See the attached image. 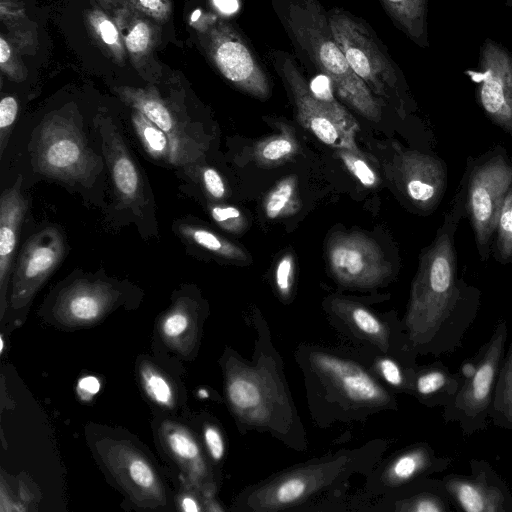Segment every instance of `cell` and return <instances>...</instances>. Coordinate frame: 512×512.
Wrapping results in <instances>:
<instances>
[{"label": "cell", "instance_id": "4", "mask_svg": "<svg viewBox=\"0 0 512 512\" xmlns=\"http://www.w3.org/2000/svg\"><path fill=\"white\" fill-rule=\"evenodd\" d=\"M272 65L281 77L295 106L299 123L322 143L360 153L355 136L358 123L333 97L316 96L295 59L287 52L272 51Z\"/></svg>", "mask_w": 512, "mask_h": 512}, {"label": "cell", "instance_id": "40", "mask_svg": "<svg viewBox=\"0 0 512 512\" xmlns=\"http://www.w3.org/2000/svg\"><path fill=\"white\" fill-rule=\"evenodd\" d=\"M203 437L210 457L214 461H220L225 453V444L219 429L212 424H206L203 429Z\"/></svg>", "mask_w": 512, "mask_h": 512}, {"label": "cell", "instance_id": "3", "mask_svg": "<svg viewBox=\"0 0 512 512\" xmlns=\"http://www.w3.org/2000/svg\"><path fill=\"white\" fill-rule=\"evenodd\" d=\"M327 17L332 35L354 73L372 93L400 100L403 75L374 30L342 8H331Z\"/></svg>", "mask_w": 512, "mask_h": 512}, {"label": "cell", "instance_id": "38", "mask_svg": "<svg viewBox=\"0 0 512 512\" xmlns=\"http://www.w3.org/2000/svg\"><path fill=\"white\" fill-rule=\"evenodd\" d=\"M18 112V104L11 96L4 97L0 102V154L5 148L6 139Z\"/></svg>", "mask_w": 512, "mask_h": 512}, {"label": "cell", "instance_id": "22", "mask_svg": "<svg viewBox=\"0 0 512 512\" xmlns=\"http://www.w3.org/2000/svg\"><path fill=\"white\" fill-rule=\"evenodd\" d=\"M393 24L420 48H428V0H379Z\"/></svg>", "mask_w": 512, "mask_h": 512}, {"label": "cell", "instance_id": "7", "mask_svg": "<svg viewBox=\"0 0 512 512\" xmlns=\"http://www.w3.org/2000/svg\"><path fill=\"white\" fill-rule=\"evenodd\" d=\"M34 157L42 173L65 181H87L99 167L98 158L87 148L80 130L60 117L41 126Z\"/></svg>", "mask_w": 512, "mask_h": 512}, {"label": "cell", "instance_id": "20", "mask_svg": "<svg viewBox=\"0 0 512 512\" xmlns=\"http://www.w3.org/2000/svg\"><path fill=\"white\" fill-rule=\"evenodd\" d=\"M105 153L117 194L123 204L137 205L142 199V184L138 170L121 137L115 131L105 133Z\"/></svg>", "mask_w": 512, "mask_h": 512}, {"label": "cell", "instance_id": "9", "mask_svg": "<svg viewBox=\"0 0 512 512\" xmlns=\"http://www.w3.org/2000/svg\"><path fill=\"white\" fill-rule=\"evenodd\" d=\"M465 74L475 85L476 100L486 117L512 137V53L486 38L476 67Z\"/></svg>", "mask_w": 512, "mask_h": 512}, {"label": "cell", "instance_id": "32", "mask_svg": "<svg viewBox=\"0 0 512 512\" xmlns=\"http://www.w3.org/2000/svg\"><path fill=\"white\" fill-rule=\"evenodd\" d=\"M133 122L145 149L152 156L163 157L167 155L168 141L163 130L140 111L133 115Z\"/></svg>", "mask_w": 512, "mask_h": 512}, {"label": "cell", "instance_id": "36", "mask_svg": "<svg viewBox=\"0 0 512 512\" xmlns=\"http://www.w3.org/2000/svg\"><path fill=\"white\" fill-rule=\"evenodd\" d=\"M274 279L278 294L283 299L289 298L294 281V258L291 253L283 255L278 261Z\"/></svg>", "mask_w": 512, "mask_h": 512}, {"label": "cell", "instance_id": "21", "mask_svg": "<svg viewBox=\"0 0 512 512\" xmlns=\"http://www.w3.org/2000/svg\"><path fill=\"white\" fill-rule=\"evenodd\" d=\"M159 331L173 351L189 355L198 342V314L187 299L178 300L161 318Z\"/></svg>", "mask_w": 512, "mask_h": 512}, {"label": "cell", "instance_id": "17", "mask_svg": "<svg viewBox=\"0 0 512 512\" xmlns=\"http://www.w3.org/2000/svg\"><path fill=\"white\" fill-rule=\"evenodd\" d=\"M506 339V326L500 324L489 341L472 376L459 392L455 407L467 418L481 415L489 405L492 388Z\"/></svg>", "mask_w": 512, "mask_h": 512}, {"label": "cell", "instance_id": "44", "mask_svg": "<svg viewBox=\"0 0 512 512\" xmlns=\"http://www.w3.org/2000/svg\"><path fill=\"white\" fill-rule=\"evenodd\" d=\"M100 389V382L94 376H85L78 383V392L82 399L92 398Z\"/></svg>", "mask_w": 512, "mask_h": 512}, {"label": "cell", "instance_id": "50", "mask_svg": "<svg viewBox=\"0 0 512 512\" xmlns=\"http://www.w3.org/2000/svg\"><path fill=\"white\" fill-rule=\"evenodd\" d=\"M199 15H200V11H199V10H196V11L194 12V14L192 15L191 19H192L193 21H195V20H197V19H198Z\"/></svg>", "mask_w": 512, "mask_h": 512}, {"label": "cell", "instance_id": "31", "mask_svg": "<svg viewBox=\"0 0 512 512\" xmlns=\"http://www.w3.org/2000/svg\"><path fill=\"white\" fill-rule=\"evenodd\" d=\"M494 410L503 425L512 426V343L495 388Z\"/></svg>", "mask_w": 512, "mask_h": 512}, {"label": "cell", "instance_id": "24", "mask_svg": "<svg viewBox=\"0 0 512 512\" xmlns=\"http://www.w3.org/2000/svg\"><path fill=\"white\" fill-rule=\"evenodd\" d=\"M447 490L460 507L467 512H492L502 510V495L496 488L467 479L448 480Z\"/></svg>", "mask_w": 512, "mask_h": 512}, {"label": "cell", "instance_id": "51", "mask_svg": "<svg viewBox=\"0 0 512 512\" xmlns=\"http://www.w3.org/2000/svg\"><path fill=\"white\" fill-rule=\"evenodd\" d=\"M507 7H512V0H501Z\"/></svg>", "mask_w": 512, "mask_h": 512}, {"label": "cell", "instance_id": "28", "mask_svg": "<svg viewBox=\"0 0 512 512\" xmlns=\"http://www.w3.org/2000/svg\"><path fill=\"white\" fill-rule=\"evenodd\" d=\"M181 233L204 249L218 256L236 261H245V252L234 243L203 227L182 225Z\"/></svg>", "mask_w": 512, "mask_h": 512}, {"label": "cell", "instance_id": "23", "mask_svg": "<svg viewBox=\"0 0 512 512\" xmlns=\"http://www.w3.org/2000/svg\"><path fill=\"white\" fill-rule=\"evenodd\" d=\"M331 308L363 337L370 340L382 350H387L389 345L388 328L369 309L359 303L343 298L332 299Z\"/></svg>", "mask_w": 512, "mask_h": 512}, {"label": "cell", "instance_id": "27", "mask_svg": "<svg viewBox=\"0 0 512 512\" xmlns=\"http://www.w3.org/2000/svg\"><path fill=\"white\" fill-rule=\"evenodd\" d=\"M301 206L295 176L282 179L266 196L264 212L269 219H279L296 213Z\"/></svg>", "mask_w": 512, "mask_h": 512}, {"label": "cell", "instance_id": "25", "mask_svg": "<svg viewBox=\"0 0 512 512\" xmlns=\"http://www.w3.org/2000/svg\"><path fill=\"white\" fill-rule=\"evenodd\" d=\"M139 379L147 397L157 406L173 409L177 403V391L172 380L155 364L143 360L138 367Z\"/></svg>", "mask_w": 512, "mask_h": 512}, {"label": "cell", "instance_id": "6", "mask_svg": "<svg viewBox=\"0 0 512 512\" xmlns=\"http://www.w3.org/2000/svg\"><path fill=\"white\" fill-rule=\"evenodd\" d=\"M225 395L244 424L280 430L290 424L291 407L283 386L266 366L250 367L236 359L225 365Z\"/></svg>", "mask_w": 512, "mask_h": 512}, {"label": "cell", "instance_id": "47", "mask_svg": "<svg viewBox=\"0 0 512 512\" xmlns=\"http://www.w3.org/2000/svg\"><path fill=\"white\" fill-rule=\"evenodd\" d=\"M216 7L223 13H233L237 7V0H213Z\"/></svg>", "mask_w": 512, "mask_h": 512}, {"label": "cell", "instance_id": "37", "mask_svg": "<svg viewBox=\"0 0 512 512\" xmlns=\"http://www.w3.org/2000/svg\"><path fill=\"white\" fill-rule=\"evenodd\" d=\"M449 377L439 369L429 370L416 380V390L422 396H430L448 385Z\"/></svg>", "mask_w": 512, "mask_h": 512}, {"label": "cell", "instance_id": "46", "mask_svg": "<svg viewBox=\"0 0 512 512\" xmlns=\"http://www.w3.org/2000/svg\"><path fill=\"white\" fill-rule=\"evenodd\" d=\"M179 505L183 511L195 512L201 510L197 499L189 493H184L180 497Z\"/></svg>", "mask_w": 512, "mask_h": 512}, {"label": "cell", "instance_id": "19", "mask_svg": "<svg viewBox=\"0 0 512 512\" xmlns=\"http://www.w3.org/2000/svg\"><path fill=\"white\" fill-rule=\"evenodd\" d=\"M21 175L14 185L3 191L0 200V317L6 307V294L11 266L23 217L27 210V200L20 191Z\"/></svg>", "mask_w": 512, "mask_h": 512}, {"label": "cell", "instance_id": "29", "mask_svg": "<svg viewBox=\"0 0 512 512\" xmlns=\"http://www.w3.org/2000/svg\"><path fill=\"white\" fill-rule=\"evenodd\" d=\"M491 254L500 264L512 262V183L499 212Z\"/></svg>", "mask_w": 512, "mask_h": 512}, {"label": "cell", "instance_id": "43", "mask_svg": "<svg viewBox=\"0 0 512 512\" xmlns=\"http://www.w3.org/2000/svg\"><path fill=\"white\" fill-rule=\"evenodd\" d=\"M203 182L207 192L216 199L224 197L226 189L219 173L213 168H206L203 171Z\"/></svg>", "mask_w": 512, "mask_h": 512}, {"label": "cell", "instance_id": "18", "mask_svg": "<svg viewBox=\"0 0 512 512\" xmlns=\"http://www.w3.org/2000/svg\"><path fill=\"white\" fill-rule=\"evenodd\" d=\"M159 435L163 447L186 479L194 488L202 490L208 496L213 490L209 468L192 432L185 426L168 420L161 424Z\"/></svg>", "mask_w": 512, "mask_h": 512}, {"label": "cell", "instance_id": "12", "mask_svg": "<svg viewBox=\"0 0 512 512\" xmlns=\"http://www.w3.org/2000/svg\"><path fill=\"white\" fill-rule=\"evenodd\" d=\"M64 251L63 236L54 227H47L26 241L12 278L10 303L14 309L29 304L62 260Z\"/></svg>", "mask_w": 512, "mask_h": 512}, {"label": "cell", "instance_id": "2", "mask_svg": "<svg viewBox=\"0 0 512 512\" xmlns=\"http://www.w3.org/2000/svg\"><path fill=\"white\" fill-rule=\"evenodd\" d=\"M270 1L291 40L330 81L338 97L361 116L378 122L380 102L348 64L320 0Z\"/></svg>", "mask_w": 512, "mask_h": 512}, {"label": "cell", "instance_id": "14", "mask_svg": "<svg viewBox=\"0 0 512 512\" xmlns=\"http://www.w3.org/2000/svg\"><path fill=\"white\" fill-rule=\"evenodd\" d=\"M399 185L408 200L424 212L442 200L448 181L445 162L416 150L402 151L397 160Z\"/></svg>", "mask_w": 512, "mask_h": 512}, {"label": "cell", "instance_id": "16", "mask_svg": "<svg viewBox=\"0 0 512 512\" xmlns=\"http://www.w3.org/2000/svg\"><path fill=\"white\" fill-rule=\"evenodd\" d=\"M117 297V291L108 283L78 280L61 291L54 305V315L65 327L89 326L111 310Z\"/></svg>", "mask_w": 512, "mask_h": 512}, {"label": "cell", "instance_id": "1", "mask_svg": "<svg viewBox=\"0 0 512 512\" xmlns=\"http://www.w3.org/2000/svg\"><path fill=\"white\" fill-rule=\"evenodd\" d=\"M468 168L433 242L423 250L412 282L405 325L415 344H427L479 291L457 277L455 233L465 215Z\"/></svg>", "mask_w": 512, "mask_h": 512}, {"label": "cell", "instance_id": "45", "mask_svg": "<svg viewBox=\"0 0 512 512\" xmlns=\"http://www.w3.org/2000/svg\"><path fill=\"white\" fill-rule=\"evenodd\" d=\"M100 35L103 41L109 45L116 43L118 39V32L109 20H103L99 25Z\"/></svg>", "mask_w": 512, "mask_h": 512}, {"label": "cell", "instance_id": "30", "mask_svg": "<svg viewBox=\"0 0 512 512\" xmlns=\"http://www.w3.org/2000/svg\"><path fill=\"white\" fill-rule=\"evenodd\" d=\"M298 150L293 133L283 131L259 142L255 147V157L260 164L278 165L290 159Z\"/></svg>", "mask_w": 512, "mask_h": 512}, {"label": "cell", "instance_id": "35", "mask_svg": "<svg viewBox=\"0 0 512 512\" xmlns=\"http://www.w3.org/2000/svg\"><path fill=\"white\" fill-rule=\"evenodd\" d=\"M213 220L224 230L240 233L246 226V220L241 211L229 205L213 206L210 209Z\"/></svg>", "mask_w": 512, "mask_h": 512}, {"label": "cell", "instance_id": "11", "mask_svg": "<svg viewBox=\"0 0 512 512\" xmlns=\"http://www.w3.org/2000/svg\"><path fill=\"white\" fill-rule=\"evenodd\" d=\"M347 457L321 464L308 465L284 473L254 489L248 506L254 511H275L300 503L341 473Z\"/></svg>", "mask_w": 512, "mask_h": 512}, {"label": "cell", "instance_id": "42", "mask_svg": "<svg viewBox=\"0 0 512 512\" xmlns=\"http://www.w3.org/2000/svg\"><path fill=\"white\" fill-rule=\"evenodd\" d=\"M150 30L148 26L140 22L136 24L126 37V46L132 53L144 51L149 43Z\"/></svg>", "mask_w": 512, "mask_h": 512}, {"label": "cell", "instance_id": "13", "mask_svg": "<svg viewBox=\"0 0 512 512\" xmlns=\"http://www.w3.org/2000/svg\"><path fill=\"white\" fill-rule=\"evenodd\" d=\"M219 32L213 46L219 71L241 91L267 99L271 93L269 77L249 43L231 28Z\"/></svg>", "mask_w": 512, "mask_h": 512}, {"label": "cell", "instance_id": "33", "mask_svg": "<svg viewBox=\"0 0 512 512\" xmlns=\"http://www.w3.org/2000/svg\"><path fill=\"white\" fill-rule=\"evenodd\" d=\"M336 154L342 160L348 171L365 187L374 188L379 183L376 172L362 157L361 153L342 148Z\"/></svg>", "mask_w": 512, "mask_h": 512}, {"label": "cell", "instance_id": "10", "mask_svg": "<svg viewBox=\"0 0 512 512\" xmlns=\"http://www.w3.org/2000/svg\"><path fill=\"white\" fill-rule=\"evenodd\" d=\"M96 447L107 470L134 503L149 508L166 504V491L159 474L133 444L105 438Z\"/></svg>", "mask_w": 512, "mask_h": 512}, {"label": "cell", "instance_id": "8", "mask_svg": "<svg viewBox=\"0 0 512 512\" xmlns=\"http://www.w3.org/2000/svg\"><path fill=\"white\" fill-rule=\"evenodd\" d=\"M327 261L333 278L352 288H372L392 274L378 243L360 232H335L327 241Z\"/></svg>", "mask_w": 512, "mask_h": 512}, {"label": "cell", "instance_id": "48", "mask_svg": "<svg viewBox=\"0 0 512 512\" xmlns=\"http://www.w3.org/2000/svg\"><path fill=\"white\" fill-rule=\"evenodd\" d=\"M10 57V48L3 38H0V63H5Z\"/></svg>", "mask_w": 512, "mask_h": 512}, {"label": "cell", "instance_id": "26", "mask_svg": "<svg viewBox=\"0 0 512 512\" xmlns=\"http://www.w3.org/2000/svg\"><path fill=\"white\" fill-rule=\"evenodd\" d=\"M432 464L428 449L418 447L396 457L384 472V481L389 486H399L426 471Z\"/></svg>", "mask_w": 512, "mask_h": 512}, {"label": "cell", "instance_id": "5", "mask_svg": "<svg viewBox=\"0 0 512 512\" xmlns=\"http://www.w3.org/2000/svg\"><path fill=\"white\" fill-rule=\"evenodd\" d=\"M466 166L465 215L469 218L480 260L487 261L502 202L512 183V157L497 146L478 158L469 157Z\"/></svg>", "mask_w": 512, "mask_h": 512}, {"label": "cell", "instance_id": "34", "mask_svg": "<svg viewBox=\"0 0 512 512\" xmlns=\"http://www.w3.org/2000/svg\"><path fill=\"white\" fill-rule=\"evenodd\" d=\"M138 111L167 134L173 133L175 122L169 110L158 100L140 97L135 101Z\"/></svg>", "mask_w": 512, "mask_h": 512}, {"label": "cell", "instance_id": "49", "mask_svg": "<svg viewBox=\"0 0 512 512\" xmlns=\"http://www.w3.org/2000/svg\"><path fill=\"white\" fill-rule=\"evenodd\" d=\"M141 5L149 10L158 11L162 7V0H139Z\"/></svg>", "mask_w": 512, "mask_h": 512}, {"label": "cell", "instance_id": "15", "mask_svg": "<svg viewBox=\"0 0 512 512\" xmlns=\"http://www.w3.org/2000/svg\"><path fill=\"white\" fill-rule=\"evenodd\" d=\"M310 363L319 376L353 403L381 407L391 401L385 388L353 361L325 352H315L310 356Z\"/></svg>", "mask_w": 512, "mask_h": 512}, {"label": "cell", "instance_id": "39", "mask_svg": "<svg viewBox=\"0 0 512 512\" xmlns=\"http://www.w3.org/2000/svg\"><path fill=\"white\" fill-rule=\"evenodd\" d=\"M397 509L412 512H442L447 508L439 497L424 494L404 501Z\"/></svg>", "mask_w": 512, "mask_h": 512}, {"label": "cell", "instance_id": "41", "mask_svg": "<svg viewBox=\"0 0 512 512\" xmlns=\"http://www.w3.org/2000/svg\"><path fill=\"white\" fill-rule=\"evenodd\" d=\"M377 369L381 377L391 386L400 387L404 383L403 373L399 365L391 358L377 360Z\"/></svg>", "mask_w": 512, "mask_h": 512}]
</instances>
